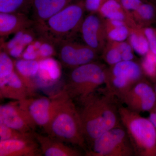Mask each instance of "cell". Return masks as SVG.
Masks as SVG:
<instances>
[{
  "mask_svg": "<svg viewBox=\"0 0 156 156\" xmlns=\"http://www.w3.org/2000/svg\"><path fill=\"white\" fill-rule=\"evenodd\" d=\"M42 154L36 140H0V156H40Z\"/></svg>",
  "mask_w": 156,
  "mask_h": 156,
  "instance_id": "5bb4252c",
  "label": "cell"
},
{
  "mask_svg": "<svg viewBox=\"0 0 156 156\" xmlns=\"http://www.w3.org/2000/svg\"><path fill=\"white\" fill-rule=\"evenodd\" d=\"M30 28L23 30L14 34L11 40L2 43V50L7 52L11 57L20 58L27 47L36 38L34 31Z\"/></svg>",
  "mask_w": 156,
  "mask_h": 156,
  "instance_id": "ac0fdd59",
  "label": "cell"
},
{
  "mask_svg": "<svg viewBox=\"0 0 156 156\" xmlns=\"http://www.w3.org/2000/svg\"><path fill=\"white\" fill-rule=\"evenodd\" d=\"M14 71V62L10 55L4 50L0 53V78L9 75Z\"/></svg>",
  "mask_w": 156,
  "mask_h": 156,
  "instance_id": "83f0119b",
  "label": "cell"
},
{
  "mask_svg": "<svg viewBox=\"0 0 156 156\" xmlns=\"http://www.w3.org/2000/svg\"><path fill=\"white\" fill-rule=\"evenodd\" d=\"M72 0H33L32 4L38 24H43L69 5Z\"/></svg>",
  "mask_w": 156,
  "mask_h": 156,
  "instance_id": "d6986e66",
  "label": "cell"
},
{
  "mask_svg": "<svg viewBox=\"0 0 156 156\" xmlns=\"http://www.w3.org/2000/svg\"><path fill=\"white\" fill-rule=\"evenodd\" d=\"M152 2L154 3L155 5H156V0H152Z\"/></svg>",
  "mask_w": 156,
  "mask_h": 156,
  "instance_id": "e575fe53",
  "label": "cell"
},
{
  "mask_svg": "<svg viewBox=\"0 0 156 156\" xmlns=\"http://www.w3.org/2000/svg\"><path fill=\"white\" fill-rule=\"evenodd\" d=\"M1 98L20 101L31 97L28 89L15 71L9 75L0 78Z\"/></svg>",
  "mask_w": 156,
  "mask_h": 156,
  "instance_id": "9a60e30c",
  "label": "cell"
},
{
  "mask_svg": "<svg viewBox=\"0 0 156 156\" xmlns=\"http://www.w3.org/2000/svg\"><path fill=\"white\" fill-rule=\"evenodd\" d=\"M144 1H145L146 2H148V0H144Z\"/></svg>",
  "mask_w": 156,
  "mask_h": 156,
  "instance_id": "d590c367",
  "label": "cell"
},
{
  "mask_svg": "<svg viewBox=\"0 0 156 156\" xmlns=\"http://www.w3.org/2000/svg\"><path fill=\"white\" fill-rule=\"evenodd\" d=\"M0 124L23 132L33 133L36 128L17 101L1 105Z\"/></svg>",
  "mask_w": 156,
  "mask_h": 156,
  "instance_id": "7c38bea8",
  "label": "cell"
},
{
  "mask_svg": "<svg viewBox=\"0 0 156 156\" xmlns=\"http://www.w3.org/2000/svg\"><path fill=\"white\" fill-rule=\"evenodd\" d=\"M126 107L140 113L151 112L156 105V94L153 87L144 80L140 81L120 99Z\"/></svg>",
  "mask_w": 156,
  "mask_h": 156,
  "instance_id": "30bf717a",
  "label": "cell"
},
{
  "mask_svg": "<svg viewBox=\"0 0 156 156\" xmlns=\"http://www.w3.org/2000/svg\"><path fill=\"white\" fill-rule=\"evenodd\" d=\"M141 66L144 74L153 81H156V64L153 59L150 51L144 56Z\"/></svg>",
  "mask_w": 156,
  "mask_h": 156,
  "instance_id": "f1b7e54d",
  "label": "cell"
},
{
  "mask_svg": "<svg viewBox=\"0 0 156 156\" xmlns=\"http://www.w3.org/2000/svg\"><path fill=\"white\" fill-rule=\"evenodd\" d=\"M143 0H119L123 9L127 11H136L143 3Z\"/></svg>",
  "mask_w": 156,
  "mask_h": 156,
  "instance_id": "1f68e13d",
  "label": "cell"
},
{
  "mask_svg": "<svg viewBox=\"0 0 156 156\" xmlns=\"http://www.w3.org/2000/svg\"><path fill=\"white\" fill-rule=\"evenodd\" d=\"M105 28L107 38L111 41H125L129 37L130 34V30L127 25L119 27H112L105 25Z\"/></svg>",
  "mask_w": 156,
  "mask_h": 156,
  "instance_id": "4316f807",
  "label": "cell"
},
{
  "mask_svg": "<svg viewBox=\"0 0 156 156\" xmlns=\"http://www.w3.org/2000/svg\"><path fill=\"white\" fill-rule=\"evenodd\" d=\"M155 156H156V154H155Z\"/></svg>",
  "mask_w": 156,
  "mask_h": 156,
  "instance_id": "8d00e7d4",
  "label": "cell"
},
{
  "mask_svg": "<svg viewBox=\"0 0 156 156\" xmlns=\"http://www.w3.org/2000/svg\"><path fill=\"white\" fill-rule=\"evenodd\" d=\"M39 61V69L34 79L36 89L49 88L57 83L62 75L61 64L53 57Z\"/></svg>",
  "mask_w": 156,
  "mask_h": 156,
  "instance_id": "4fadbf2b",
  "label": "cell"
},
{
  "mask_svg": "<svg viewBox=\"0 0 156 156\" xmlns=\"http://www.w3.org/2000/svg\"><path fill=\"white\" fill-rule=\"evenodd\" d=\"M105 0H85V10L90 13H98Z\"/></svg>",
  "mask_w": 156,
  "mask_h": 156,
  "instance_id": "4dcf8cb0",
  "label": "cell"
},
{
  "mask_svg": "<svg viewBox=\"0 0 156 156\" xmlns=\"http://www.w3.org/2000/svg\"><path fill=\"white\" fill-rule=\"evenodd\" d=\"M107 47L103 49V58L109 65H114L118 62L122 61V55L117 47L116 42L110 41Z\"/></svg>",
  "mask_w": 156,
  "mask_h": 156,
  "instance_id": "d4e9b609",
  "label": "cell"
},
{
  "mask_svg": "<svg viewBox=\"0 0 156 156\" xmlns=\"http://www.w3.org/2000/svg\"><path fill=\"white\" fill-rule=\"evenodd\" d=\"M133 14L134 19L144 27L156 22V5L153 2L143 3Z\"/></svg>",
  "mask_w": 156,
  "mask_h": 156,
  "instance_id": "7402d4cb",
  "label": "cell"
},
{
  "mask_svg": "<svg viewBox=\"0 0 156 156\" xmlns=\"http://www.w3.org/2000/svg\"><path fill=\"white\" fill-rule=\"evenodd\" d=\"M150 112L149 120L153 124L154 126L156 129V113L153 111H151Z\"/></svg>",
  "mask_w": 156,
  "mask_h": 156,
  "instance_id": "d6a6232c",
  "label": "cell"
},
{
  "mask_svg": "<svg viewBox=\"0 0 156 156\" xmlns=\"http://www.w3.org/2000/svg\"><path fill=\"white\" fill-rule=\"evenodd\" d=\"M28 2L29 0H0V13H23V9Z\"/></svg>",
  "mask_w": 156,
  "mask_h": 156,
  "instance_id": "484cf974",
  "label": "cell"
},
{
  "mask_svg": "<svg viewBox=\"0 0 156 156\" xmlns=\"http://www.w3.org/2000/svg\"><path fill=\"white\" fill-rule=\"evenodd\" d=\"M98 90L81 103L83 106L79 111L86 143L89 146L107 131L123 126L116 98L106 89L100 94Z\"/></svg>",
  "mask_w": 156,
  "mask_h": 156,
  "instance_id": "6da1fadb",
  "label": "cell"
},
{
  "mask_svg": "<svg viewBox=\"0 0 156 156\" xmlns=\"http://www.w3.org/2000/svg\"><path fill=\"white\" fill-rule=\"evenodd\" d=\"M57 53L62 65L68 68L95 62L97 52L85 44H79L69 40L56 42Z\"/></svg>",
  "mask_w": 156,
  "mask_h": 156,
  "instance_id": "9c48e42d",
  "label": "cell"
},
{
  "mask_svg": "<svg viewBox=\"0 0 156 156\" xmlns=\"http://www.w3.org/2000/svg\"><path fill=\"white\" fill-rule=\"evenodd\" d=\"M43 155L45 156H80V152L62 142L49 136L34 132Z\"/></svg>",
  "mask_w": 156,
  "mask_h": 156,
  "instance_id": "2e32d148",
  "label": "cell"
},
{
  "mask_svg": "<svg viewBox=\"0 0 156 156\" xmlns=\"http://www.w3.org/2000/svg\"><path fill=\"white\" fill-rule=\"evenodd\" d=\"M104 18L108 20H122L126 24L133 25L134 21L128 12L123 9L119 1L105 0L98 12Z\"/></svg>",
  "mask_w": 156,
  "mask_h": 156,
  "instance_id": "44dd1931",
  "label": "cell"
},
{
  "mask_svg": "<svg viewBox=\"0 0 156 156\" xmlns=\"http://www.w3.org/2000/svg\"><path fill=\"white\" fill-rule=\"evenodd\" d=\"M129 39L132 49L139 55L144 56L150 51L148 42L142 30L140 32L138 30H130Z\"/></svg>",
  "mask_w": 156,
  "mask_h": 156,
  "instance_id": "603a6c76",
  "label": "cell"
},
{
  "mask_svg": "<svg viewBox=\"0 0 156 156\" xmlns=\"http://www.w3.org/2000/svg\"><path fill=\"white\" fill-rule=\"evenodd\" d=\"M106 70L95 61L73 69L63 89L71 99L82 103L105 84Z\"/></svg>",
  "mask_w": 156,
  "mask_h": 156,
  "instance_id": "277c9868",
  "label": "cell"
},
{
  "mask_svg": "<svg viewBox=\"0 0 156 156\" xmlns=\"http://www.w3.org/2000/svg\"><path fill=\"white\" fill-rule=\"evenodd\" d=\"M142 30L148 42L150 50L156 54V28L146 27H144Z\"/></svg>",
  "mask_w": 156,
  "mask_h": 156,
  "instance_id": "f546056e",
  "label": "cell"
},
{
  "mask_svg": "<svg viewBox=\"0 0 156 156\" xmlns=\"http://www.w3.org/2000/svg\"><path fill=\"white\" fill-rule=\"evenodd\" d=\"M33 25L34 21L25 13H0V35L2 37L31 28Z\"/></svg>",
  "mask_w": 156,
  "mask_h": 156,
  "instance_id": "e0dca14e",
  "label": "cell"
},
{
  "mask_svg": "<svg viewBox=\"0 0 156 156\" xmlns=\"http://www.w3.org/2000/svg\"><path fill=\"white\" fill-rule=\"evenodd\" d=\"M44 130L48 136L65 143L78 146L87 152L88 147L80 112L71 98L63 104Z\"/></svg>",
  "mask_w": 156,
  "mask_h": 156,
  "instance_id": "3957f363",
  "label": "cell"
},
{
  "mask_svg": "<svg viewBox=\"0 0 156 156\" xmlns=\"http://www.w3.org/2000/svg\"><path fill=\"white\" fill-rule=\"evenodd\" d=\"M85 10L83 2L70 4L43 24H38L41 32H49L54 41L69 40L80 30Z\"/></svg>",
  "mask_w": 156,
  "mask_h": 156,
  "instance_id": "5b68a950",
  "label": "cell"
},
{
  "mask_svg": "<svg viewBox=\"0 0 156 156\" xmlns=\"http://www.w3.org/2000/svg\"><path fill=\"white\" fill-rule=\"evenodd\" d=\"M89 156H132L134 149L122 126L111 129L96 138L86 152Z\"/></svg>",
  "mask_w": 156,
  "mask_h": 156,
  "instance_id": "ba28073f",
  "label": "cell"
},
{
  "mask_svg": "<svg viewBox=\"0 0 156 156\" xmlns=\"http://www.w3.org/2000/svg\"><path fill=\"white\" fill-rule=\"evenodd\" d=\"M80 30L86 45L98 53L103 50L107 38L105 21L98 13H90L84 18Z\"/></svg>",
  "mask_w": 156,
  "mask_h": 156,
  "instance_id": "8fae6325",
  "label": "cell"
},
{
  "mask_svg": "<svg viewBox=\"0 0 156 156\" xmlns=\"http://www.w3.org/2000/svg\"><path fill=\"white\" fill-rule=\"evenodd\" d=\"M122 125L127 131L135 155L155 156L156 129L149 119L126 107L119 106Z\"/></svg>",
  "mask_w": 156,
  "mask_h": 156,
  "instance_id": "7a4b0ae2",
  "label": "cell"
},
{
  "mask_svg": "<svg viewBox=\"0 0 156 156\" xmlns=\"http://www.w3.org/2000/svg\"><path fill=\"white\" fill-rule=\"evenodd\" d=\"M141 66L133 61H122L107 69L106 89L120 99L143 79Z\"/></svg>",
  "mask_w": 156,
  "mask_h": 156,
  "instance_id": "52a82bcc",
  "label": "cell"
},
{
  "mask_svg": "<svg viewBox=\"0 0 156 156\" xmlns=\"http://www.w3.org/2000/svg\"><path fill=\"white\" fill-rule=\"evenodd\" d=\"M154 89L155 92L156 94V81H155V83L154 85Z\"/></svg>",
  "mask_w": 156,
  "mask_h": 156,
  "instance_id": "836d02e7",
  "label": "cell"
},
{
  "mask_svg": "<svg viewBox=\"0 0 156 156\" xmlns=\"http://www.w3.org/2000/svg\"><path fill=\"white\" fill-rule=\"evenodd\" d=\"M14 70L28 89L31 96H33L36 87L34 79L39 69V61L20 58L14 61Z\"/></svg>",
  "mask_w": 156,
  "mask_h": 156,
  "instance_id": "ffe728a7",
  "label": "cell"
},
{
  "mask_svg": "<svg viewBox=\"0 0 156 156\" xmlns=\"http://www.w3.org/2000/svg\"><path fill=\"white\" fill-rule=\"evenodd\" d=\"M70 98L64 90L49 97H29L17 101L34 125L44 130L63 104Z\"/></svg>",
  "mask_w": 156,
  "mask_h": 156,
  "instance_id": "8992f818",
  "label": "cell"
},
{
  "mask_svg": "<svg viewBox=\"0 0 156 156\" xmlns=\"http://www.w3.org/2000/svg\"><path fill=\"white\" fill-rule=\"evenodd\" d=\"M34 132H22L0 124V140L35 139Z\"/></svg>",
  "mask_w": 156,
  "mask_h": 156,
  "instance_id": "cb8c5ba5",
  "label": "cell"
}]
</instances>
